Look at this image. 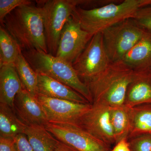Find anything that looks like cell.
Returning <instances> with one entry per match:
<instances>
[{
  "label": "cell",
  "mask_w": 151,
  "mask_h": 151,
  "mask_svg": "<svg viewBox=\"0 0 151 151\" xmlns=\"http://www.w3.org/2000/svg\"><path fill=\"white\" fill-rule=\"evenodd\" d=\"M42 106L47 122L74 124L81 114L88 110L92 104H82L69 100L37 95Z\"/></svg>",
  "instance_id": "cell-11"
},
{
  "label": "cell",
  "mask_w": 151,
  "mask_h": 151,
  "mask_svg": "<svg viewBox=\"0 0 151 151\" xmlns=\"http://www.w3.org/2000/svg\"><path fill=\"white\" fill-rule=\"evenodd\" d=\"M33 4L29 0H0V21L2 24L6 17L19 7Z\"/></svg>",
  "instance_id": "cell-24"
},
{
  "label": "cell",
  "mask_w": 151,
  "mask_h": 151,
  "mask_svg": "<svg viewBox=\"0 0 151 151\" xmlns=\"http://www.w3.org/2000/svg\"><path fill=\"white\" fill-rule=\"evenodd\" d=\"M14 139L16 151H34L24 134L17 135Z\"/></svg>",
  "instance_id": "cell-26"
},
{
  "label": "cell",
  "mask_w": 151,
  "mask_h": 151,
  "mask_svg": "<svg viewBox=\"0 0 151 151\" xmlns=\"http://www.w3.org/2000/svg\"><path fill=\"white\" fill-rule=\"evenodd\" d=\"M14 111L26 125H45L47 123L45 113L37 97H32L23 89L14 101Z\"/></svg>",
  "instance_id": "cell-13"
},
{
  "label": "cell",
  "mask_w": 151,
  "mask_h": 151,
  "mask_svg": "<svg viewBox=\"0 0 151 151\" xmlns=\"http://www.w3.org/2000/svg\"><path fill=\"white\" fill-rule=\"evenodd\" d=\"M78 0L39 1L48 53L56 55L63 29L78 6Z\"/></svg>",
  "instance_id": "cell-5"
},
{
  "label": "cell",
  "mask_w": 151,
  "mask_h": 151,
  "mask_svg": "<svg viewBox=\"0 0 151 151\" xmlns=\"http://www.w3.org/2000/svg\"><path fill=\"white\" fill-rule=\"evenodd\" d=\"M37 74V95L82 104L90 103L69 86L46 75Z\"/></svg>",
  "instance_id": "cell-14"
},
{
  "label": "cell",
  "mask_w": 151,
  "mask_h": 151,
  "mask_svg": "<svg viewBox=\"0 0 151 151\" xmlns=\"http://www.w3.org/2000/svg\"><path fill=\"white\" fill-rule=\"evenodd\" d=\"M22 53L34 70L69 86L92 104L88 88L73 68L72 64L44 52L31 50Z\"/></svg>",
  "instance_id": "cell-4"
},
{
  "label": "cell",
  "mask_w": 151,
  "mask_h": 151,
  "mask_svg": "<svg viewBox=\"0 0 151 151\" xmlns=\"http://www.w3.org/2000/svg\"><path fill=\"white\" fill-rule=\"evenodd\" d=\"M45 126L60 142L77 151H111V146L89 134L76 124L48 122Z\"/></svg>",
  "instance_id": "cell-7"
},
{
  "label": "cell",
  "mask_w": 151,
  "mask_h": 151,
  "mask_svg": "<svg viewBox=\"0 0 151 151\" xmlns=\"http://www.w3.org/2000/svg\"><path fill=\"white\" fill-rule=\"evenodd\" d=\"M150 4L151 0H124L92 9L77 6L72 17L82 29L93 36L121 22L133 18L138 10Z\"/></svg>",
  "instance_id": "cell-3"
},
{
  "label": "cell",
  "mask_w": 151,
  "mask_h": 151,
  "mask_svg": "<svg viewBox=\"0 0 151 151\" xmlns=\"http://www.w3.org/2000/svg\"><path fill=\"white\" fill-rule=\"evenodd\" d=\"M0 151H16L14 139L0 137Z\"/></svg>",
  "instance_id": "cell-27"
},
{
  "label": "cell",
  "mask_w": 151,
  "mask_h": 151,
  "mask_svg": "<svg viewBox=\"0 0 151 151\" xmlns=\"http://www.w3.org/2000/svg\"><path fill=\"white\" fill-rule=\"evenodd\" d=\"M14 65L24 89L32 97H36L38 74L25 58L22 52L18 57Z\"/></svg>",
  "instance_id": "cell-21"
},
{
  "label": "cell",
  "mask_w": 151,
  "mask_h": 151,
  "mask_svg": "<svg viewBox=\"0 0 151 151\" xmlns=\"http://www.w3.org/2000/svg\"><path fill=\"white\" fill-rule=\"evenodd\" d=\"M134 73L132 68L120 60L111 62L100 73L83 80L89 90L92 104L112 108L124 105Z\"/></svg>",
  "instance_id": "cell-1"
},
{
  "label": "cell",
  "mask_w": 151,
  "mask_h": 151,
  "mask_svg": "<svg viewBox=\"0 0 151 151\" xmlns=\"http://www.w3.org/2000/svg\"><path fill=\"white\" fill-rule=\"evenodd\" d=\"M111 63L104 45L102 33L93 36L86 47L72 63L82 81L95 76Z\"/></svg>",
  "instance_id": "cell-8"
},
{
  "label": "cell",
  "mask_w": 151,
  "mask_h": 151,
  "mask_svg": "<svg viewBox=\"0 0 151 151\" xmlns=\"http://www.w3.org/2000/svg\"><path fill=\"white\" fill-rule=\"evenodd\" d=\"M132 19L141 27L151 30V4L138 10Z\"/></svg>",
  "instance_id": "cell-25"
},
{
  "label": "cell",
  "mask_w": 151,
  "mask_h": 151,
  "mask_svg": "<svg viewBox=\"0 0 151 151\" xmlns=\"http://www.w3.org/2000/svg\"><path fill=\"white\" fill-rule=\"evenodd\" d=\"M147 104H151V68L134 70L124 105L131 108Z\"/></svg>",
  "instance_id": "cell-12"
},
{
  "label": "cell",
  "mask_w": 151,
  "mask_h": 151,
  "mask_svg": "<svg viewBox=\"0 0 151 151\" xmlns=\"http://www.w3.org/2000/svg\"><path fill=\"white\" fill-rule=\"evenodd\" d=\"M23 89L14 64L0 66V103L14 109L15 97Z\"/></svg>",
  "instance_id": "cell-15"
},
{
  "label": "cell",
  "mask_w": 151,
  "mask_h": 151,
  "mask_svg": "<svg viewBox=\"0 0 151 151\" xmlns=\"http://www.w3.org/2000/svg\"><path fill=\"white\" fill-rule=\"evenodd\" d=\"M111 122L116 144L123 139H127L130 129L129 108L124 105L111 108Z\"/></svg>",
  "instance_id": "cell-22"
},
{
  "label": "cell",
  "mask_w": 151,
  "mask_h": 151,
  "mask_svg": "<svg viewBox=\"0 0 151 151\" xmlns=\"http://www.w3.org/2000/svg\"><path fill=\"white\" fill-rule=\"evenodd\" d=\"M144 31L132 19L104 30L102 32L104 45L111 62L122 60L140 39Z\"/></svg>",
  "instance_id": "cell-6"
},
{
  "label": "cell",
  "mask_w": 151,
  "mask_h": 151,
  "mask_svg": "<svg viewBox=\"0 0 151 151\" xmlns=\"http://www.w3.org/2000/svg\"><path fill=\"white\" fill-rule=\"evenodd\" d=\"M92 37L71 16L61 32L55 56L72 64Z\"/></svg>",
  "instance_id": "cell-10"
},
{
  "label": "cell",
  "mask_w": 151,
  "mask_h": 151,
  "mask_svg": "<svg viewBox=\"0 0 151 151\" xmlns=\"http://www.w3.org/2000/svg\"><path fill=\"white\" fill-rule=\"evenodd\" d=\"M24 134L34 151H55L60 142L44 125H26Z\"/></svg>",
  "instance_id": "cell-17"
},
{
  "label": "cell",
  "mask_w": 151,
  "mask_h": 151,
  "mask_svg": "<svg viewBox=\"0 0 151 151\" xmlns=\"http://www.w3.org/2000/svg\"><path fill=\"white\" fill-rule=\"evenodd\" d=\"M130 129L128 139L146 134H151V104L129 108Z\"/></svg>",
  "instance_id": "cell-18"
},
{
  "label": "cell",
  "mask_w": 151,
  "mask_h": 151,
  "mask_svg": "<svg viewBox=\"0 0 151 151\" xmlns=\"http://www.w3.org/2000/svg\"><path fill=\"white\" fill-rule=\"evenodd\" d=\"M111 108L100 104H92L74 124L109 146L116 144L111 122Z\"/></svg>",
  "instance_id": "cell-9"
},
{
  "label": "cell",
  "mask_w": 151,
  "mask_h": 151,
  "mask_svg": "<svg viewBox=\"0 0 151 151\" xmlns=\"http://www.w3.org/2000/svg\"><path fill=\"white\" fill-rule=\"evenodd\" d=\"M122 60L134 70L151 68V30L145 29L140 39Z\"/></svg>",
  "instance_id": "cell-16"
},
{
  "label": "cell",
  "mask_w": 151,
  "mask_h": 151,
  "mask_svg": "<svg viewBox=\"0 0 151 151\" xmlns=\"http://www.w3.org/2000/svg\"><path fill=\"white\" fill-rule=\"evenodd\" d=\"M111 151H131L127 139H124L116 144Z\"/></svg>",
  "instance_id": "cell-28"
},
{
  "label": "cell",
  "mask_w": 151,
  "mask_h": 151,
  "mask_svg": "<svg viewBox=\"0 0 151 151\" xmlns=\"http://www.w3.org/2000/svg\"><path fill=\"white\" fill-rule=\"evenodd\" d=\"M25 127L13 108L0 103V137L14 139L17 135L24 134Z\"/></svg>",
  "instance_id": "cell-19"
},
{
  "label": "cell",
  "mask_w": 151,
  "mask_h": 151,
  "mask_svg": "<svg viewBox=\"0 0 151 151\" xmlns=\"http://www.w3.org/2000/svg\"><path fill=\"white\" fill-rule=\"evenodd\" d=\"M131 151H151V134L136 136L127 139Z\"/></svg>",
  "instance_id": "cell-23"
},
{
  "label": "cell",
  "mask_w": 151,
  "mask_h": 151,
  "mask_svg": "<svg viewBox=\"0 0 151 151\" xmlns=\"http://www.w3.org/2000/svg\"><path fill=\"white\" fill-rule=\"evenodd\" d=\"M22 52L18 43L2 25L0 27V66L14 64Z\"/></svg>",
  "instance_id": "cell-20"
},
{
  "label": "cell",
  "mask_w": 151,
  "mask_h": 151,
  "mask_svg": "<svg viewBox=\"0 0 151 151\" xmlns=\"http://www.w3.org/2000/svg\"><path fill=\"white\" fill-rule=\"evenodd\" d=\"M55 151H78L72 147L60 142Z\"/></svg>",
  "instance_id": "cell-29"
},
{
  "label": "cell",
  "mask_w": 151,
  "mask_h": 151,
  "mask_svg": "<svg viewBox=\"0 0 151 151\" xmlns=\"http://www.w3.org/2000/svg\"><path fill=\"white\" fill-rule=\"evenodd\" d=\"M2 25L22 51L36 50L48 53L40 7L33 4L19 7L6 17Z\"/></svg>",
  "instance_id": "cell-2"
}]
</instances>
